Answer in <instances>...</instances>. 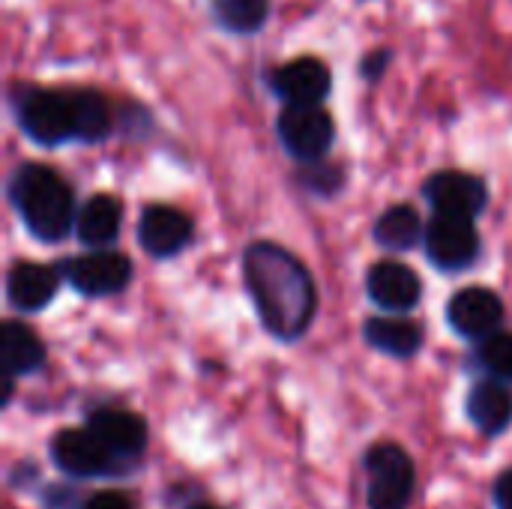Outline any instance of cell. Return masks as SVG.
Here are the masks:
<instances>
[{
  "label": "cell",
  "instance_id": "cb8c5ba5",
  "mask_svg": "<svg viewBox=\"0 0 512 509\" xmlns=\"http://www.w3.org/2000/svg\"><path fill=\"white\" fill-rule=\"evenodd\" d=\"M81 509H132V504L123 492H99V495L87 498Z\"/></svg>",
  "mask_w": 512,
  "mask_h": 509
},
{
  "label": "cell",
  "instance_id": "2e32d148",
  "mask_svg": "<svg viewBox=\"0 0 512 509\" xmlns=\"http://www.w3.org/2000/svg\"><path fill=\"white\" fill-rule=\"evenodd\" d=\"M468 417L483 435H501L512 423V396L504 381H480L468 393Z\"/></svg>",
  "mask_w": 512,
  "mask_h": 509
},
{
  "label": "cell",
  "instance_id": "d4e9b609",
  "mask_svg": "<svg viewBox=\"0 0 512 509\" xmlns=\"http://www.w3.org/2000/svg\"><path fill=\"white\" fill-rule=\"evenodd\" d=\"M387 60H390V54H387V51H372V54H366V57H363L360 72H363L369 81H375V78H381V75H384Z\"/></svg>",
  "mask_w": 512,
  "mask_h": 509
},
{
  "label": "cell",
  "instance_id": "4316f807",
  "mask_svg": "<svg viewBox=\"0 0 512 509\" xmlns=\"http://www.w3.org/2000/svg\"><path fill=\"white\" fill-rule=\"evenodd\" d=\"M192 509H216V507H210V504H198V507H192Z\"/></svg>",
  "mask_w": 512,
  "mask_h": 509
},
{
  "label": "cell",
  "instance_id": "5b68a950",
  "mask_svg": "<svg viewBox=\"0 0 512 509\" xmlns=\"http://www.w3.org/2000/svg\"><path fill=\"white\" fill-rule=\"evenodd\" d=\"M276 129L282 147L300 162H318L336 138L333 117L321 105H285Z\"/></svg>",
  "mask_w": 512,
  "mask_h": 509
},
{
  "label": "cell",
  "instance_id": "9a60e30c",
  "mask_svg": "<svg viewBox=\"0 0 512 509\" xmlns=\"http://www.w3.org/2000/svg\"><path fill=\"white\" fill-rule=\"evenodd\" d=\"M57 285H60V276L54 267L24 261V264H15L6 276V297L15 312L30 315V312L45 309L54 300Z\"/></svg>",
  "mask_w": 512,
  "mask_h": 509
},
{
  "label": "cell",
  "instance_id": "8992f818",
  "mask_svg": "<svg viewBox=\"0 0 512 509\" xmlns=\"http://www.w3.org/2000/svg\"><path fill=\"white\" fill-rule=\"evenodd\" d=\"M426 255L438 270H468L480 255V234L474 219L438 216L426 228Z\"/></svg>",
  "mask_w": 512,
  "mask_h": 509
},
{
  "label": "cell",
  "instance_id": "44dd1931",
  "mask_svg": "<svg viewBox=\"0 0 512 509\" xmlns=\"http://www.w3.org/2000/svg\"><path fill=\"white\" fill-rule=\"evenodd\" d=\"M423 237V222H420V213L408 204H396L390 210H384L375 222V240L384 246V249H393V252H408L420 243Z\"/></svg>",
  "mask_w": 512,
  "mask_h": 509
},
{
  "label": "cell",
  "instance_id": "9c48e42d",
  "mask_svg": "<svg viewBox=\"0 0 512 509\" xmlns=\"http://www.w3.org/2000/svg\"><path fill=\"white\" fill-rule=\"evenodd\" d=\"M423 195L435 207L438 216H462L474 219L486 210L489 189L480 177L465 171H438L426 180Z\"/></svg>",
  "mask_w": 512,
  "mask_h": 509
},
{
  "label": "cell",
  "instance_id": "52a82bcc",
  "mask_svg": "<svg viewBox=\"0 0 512 509\" xmlns=\"http://www.w3.org/2000/svg\"><path fill=\"white\" fill-rule=\"evenodd\" d=\"M63 276L84 297H111L129 285L132 264L120 252H90L66 261Z\"/></svg>",
  "mask_w": 512,
  "mask_h": 509
},
{
  "label": "cell",
  "instance_id": "6da1fadb",
  "mask_svg": "<svg viewBox=\"0 0 512 509\" xmlns=\"http://www.w3.org/2000/svg\"><path fill=\"white\" fill-rule=\"evenodd\" d=\"M243 279L261 324L282 342L300 339L318 306L309 270L276 243H252L243 252Z\"/></svg>",
  "mask_w": 512,
  "mask_h": 509
},
{
  "label": "cell",
  "instance_id": "603a6c76",
  "mask_svg": "<svg viewBox=\"0 0 512 509\" xmlns=\"http://www.w3.org/2000/svg\"><path fill=\"white\" fill-rule=\"evenodd\" d=\"M480 360L498 381H512V333L489 336L480 348Z\"/></svg>",
  "mask_w": 512,
  "mask_h": 509
},
{
  "label": "cell",
  "instance_id": "7402d4cb",
  "mask_svg": "<svg viewBox=\"0 0 512 509\" xmlns=\"http://www.w3.org/2000/svg\"><path fill=\"white\" fill-rule=\"evenodd\" d=\"M270 0H213V18L228 33H255L267 24Z\"/></svg>",
  "mask_w": 512,
  "mask_h": 509
},
{
  "label": "cell",
  "instance_id": "d6986e66",
  "mask_svg": "<svg viewBox=\"0 0 512 509\" xmlns=\"http://www.w3.org/2000/svg\"><path fill=\"white\" fill-rule=\"evenodd\" d=\"M0 357L6 375H30L42 366L45 348L30 327L21 321H6L0 327Z\"/></svg>",
  "mask_w": 512,
  "mask_h": 509
},
{
  "label": "cell",
  "instance_id": "ba28073f",
  "mask_svg": "<svg viewBox=\"0 0 512 509\" xmlns=\"http://www.w3.org/2000/svg\"><path fill=\"white\" fill-rule=\"evenodd\" d=\"M267 81L285 105H321V99H327L333 87V75L318 57H294L276 66Z\"/></svg>",
  "mask_w": 512,
  "mask_h": 509
},
{
  "label": "cell",
  "instance_id": "277c9868",
  "mask_svg": "<svg viewBox=\"0 0 512 509\" xmlns=\"http://www.w3.org/2000/svg\"><path fill=\"white\" fill-rule=\"evenodd\" d=\"M369 507L405 509L414 495V462L399 444H378L366 453Z\"/></svg>",
  "mask_w": 512,
  "mask_h": 509
},
{
  "label": "cell",
  "instance_id": "7c38bea8",
  "mask_svg": "<svg viewBox=\"0 0 512 509\" xmlns=\"http://www.w3.org/2000/svg\"><path fill=\"white\" fill-rule=\"evenodd\" d=\"M192 219L168 204H153L138 219V243L153 258H171L192 240Z\"/></svg>",
  "mask_w": 512,
  "mask_h": 509
},
{
  "label": "cell",
  "instance_id": "5bb4252c",
  "mask_svg": "<svg viewBox=\"0 0 512 509\" xmlns=\"http://www.w3.org/2000/svg\"><path fill=\"white\" fill-rule=\"evenodd\" d=\"M87 429L108 447V453L117 462H126V459L132 462L147 447V426L141 417L129 411H114V408L96 411L87 417Z\"/></svg>",
  "mask_w": 512,
  "mask_h": 509
},
{
  "label": "cell",
  "instance_id": "3957f363",
  "mask_svg": "<svg viewBox=\"0 0 512 509\" xmlns=\"http://www.w3.org/2000/svg\"><path fill=\"white\" fill-rule=\"evenodd\" d=\"M15 114H18V126L24 129V135L42 147H57L75 138L69 90L27 87L15 105Z\"/></svg>",
  "mask_w": 512,
  "mask_h": 509
},
{
  "label": "cell",
  "instance_id": "ffe728a7",
  "mask_svg": "<svg viewBox=\"0 0 512 509\" xmlns=\"http://www.w3.org/2000/svg\"><path fill=\"white\" fill-rule=\"evenodd\" d=\"M72 102V123L78 141H102L111 132V108L102 93L96 90H69Z\"/></svg>",
  "mask_w": 512,
  "mask_h": 509
},
{
  "label": "cell",
  "instance_id": "484cf974",
  "mask_svg": "<svg viewBox=\"0 0 512 509\" xmlns=\"http://www.w3.org/2000/svg\"><path fill=\"white\" fill-rule=\"evenodd\" d=\"M495 504L498 509H512V468L504 471L495 483Z\"/></svg>",
  "mask_w": 512,
  "mask_h": 509
},
{
  "label": "cell",
  "instance_id": "e0dca14e",
  "mask_svg": "<svg viewBox=\"0 0 512 509\" xmlns=\"http://www.w3.org/2000/svg\"><path fill=\"white\" fill-rule=\"evenodd\" d=\"M120 222H123V207L117 198L111 195H93L75 219V234L84 246L102 249L108 246L117 234H120Z\"/></svg>",
  "mask_w": 512,
  "mask_h": 509
},
{
  "label": "cell",
  "instance_id": "ac0fdd59",
  "mask_svg": "<svg viewBox=\"0 0 512 509\" xmlns=\"http://www.w3.org/2000/svg\"><path fill=\"white\" fill-rule=\"evenodd\" d=\"M363 336L375 351L399 357V360L414 357L423 345V330L411 318H384V315L369 318L363 327Z\"/></svg>",
  "mask_w": 512,
  "mask_h": 509
},
{
  "label": "cell",
  "instance_id": "8fae6325",
  "mask_svg": "<svg viewBox=\"0 0 512 509\" xmlns=\"http://www.w3.org/2000/svg\"><path fill=\"white\" fill-rule=\"evenodd\" d=\"M447 318H450V327L465 336V339H474V342H486L489 336L498 333L501 321H504V303L495 291L489 288H462L450 306H447Z\"/></svg>",
  "mask_w": 512,
  "mask_h": 509
},
{
  "label": "cell",
  "instance_id": "7a4b0ae2",
  "mask_svg": "<svg viewBox=\"0 0 512 509\" xmlns=\"http://www.w3.org/2000/svg\"><path fill=\"white\" fill-rule=\"evenodd\" d=\"M9 201L27 231L45 243L63 240L78 219L69 183L45 165H21L9 180Z\"/></svg>",
  "mask_w": 512,
  "mask_h": 509
},
{
  "label": "cell",
  "instance_id": "30bf717a",
  "mask_svg": "<svg viewBox=\"0 0 512 509\" xmlns=\"http://www.w3.org/2000/svg\"><path fill=\"white\" fill-rule=\"evenodd\" d=\"M51 459L54 465L69 477H102L117 468V459L108 453V447L84 426V429H63L51 441Z\"/></svg>",
  "mask_w": 512,
  "mask_h": 509
},
{
  "label": "cell",
  "instance_id": "4fadbf2b",
  "mask_svg": "<svg viewBox=\"0 0 512 509\" xmlns=\"http://www.w3.org/2000/svg\"><path fill=\"white\" fill-rule=\"evenodd\" d=\"M366 288H369V297L378 309L399 312V315L411 312L423 294L420 276L399 261H378L366 276Z\"/></svg>",
  "mask_w": 512,
  "mask_h": 509
}]
</instances>
